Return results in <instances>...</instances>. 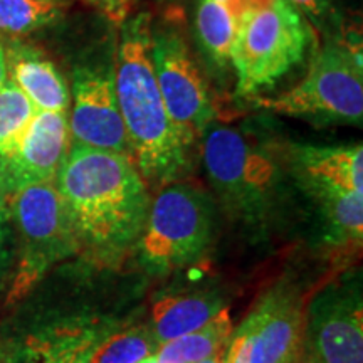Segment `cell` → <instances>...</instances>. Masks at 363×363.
Wrapping results in <instances>:
<instances>
[{
  "label": "cell",
  "mask_w": 363,
  "mask_h": 363,
  "mask_svg": "<svg viewBox=\"0 0 363 363\" xmlns=\"http://www.w3.org/2000/svg\"><path fill=\"white\" fill-rule=\"evenodd\" d=\"M54 184L78 254L103 267L120 264L136 247L152 203L148 184L133 160L120 153L69 147Z\"/></svg>",
  "instance_id": "6da1fadb"
},
{
  "label": "cell",
  "mask_w": 363,
  "mask_h": 363,
  "mask_svg": "<svg viewBox=\"0 0 363 363\" xmlns=\"http://www.w3.org/2000/svg\"><path fill=\"white\" fill-rule=\"evenodd\" d=\"M152 19L147 12L120 24L115 45L118 106L128 136L130 157L148 187L184 180L192 169L194 145L177 128L158 89L152 57Z\"/></svg>",
  "instance_id": "7a4b0ae2"
},
{
  "label": "cell",
  "mask_w": 363,
  "mask_h": 363,
  "mask_svg": "<svg viewBox=\"0 0 363 363\" xmlns=\"http://www.w3.org/2000/svg\"><path fill=\"white\" fill-rule=\"evenodd\" d=\"M201 153L208 182L227 214L249 229H264L279 199L281 157L242 131L214 123L203 131Z\"/></svg>",
  "instance_id": "3957f363"
},
{
  "label": "cell",
  "mask_w": 363,
  "mask_h": 363,
  "mask_svg": "<svg viewBox=\"0 0 363 363\" xmlns=\"http://www.w3.org/2000/svg\"><path fill=\"white\" fill-rule=\"evenodd\" d=\"M311 27L289 0H271L244 13L230 49L235 94L254 98L303 61Z\"/></svg>",
  "instance_id": "277c9868"
},
{
  "label": "cell",
  "mask_w": 363,
  "mask_h": 363,
  "mask_svg": "<svg viewBox=\"0 0 363 363\" xmlns=\"http://www.w3.org/2000/svg\"><path fill=\"white\" fill-rule=\"evenodd\" d=\"M360 38L331 39L316 51L305 78L278 96H254V106L276 115L362 125Z\"/></svg>",
  "instance_id": "5b68a950"
},
{
  "label": "cell",
  "mask_w": 363,
  "mask_h": 363,
  "mask_svg": "<svg viewBox=\"0 0 363 363\" xmlns=\"http://www.w3.org/2000/svg\"><path fill=\"white\" fill-rule=\"evenodd\" d=\"M216 207L199 185L179 180L158 189L140 234V262L152 274H169L206 256L214 239Z\"/></svg>",
  "instance_id": "8992f818"
},
{
  "label": "cell",
  "mask_w": 363,
  "mask_h": 363,
  "mask_svg": "<svg viewBox=\"0 0 363 363\" xmlns=\"http://www.w3.org/2000/svg\"><path fill=\"white\" fill-rule=\"evenodd\" d=\"M6 214L21 242L19 266L9 291V303H16L56 262L78 254V247L65 202L54 180L30 185L9 195Z\"/></svg>",
  "instance_id": "52a82bcc"
},
{
  "label": "cell",
  "mask_w": 363,
  "mask_h": 363,
  "mask_svg": "<svg viewBox=\"0 0 363 363\" xmlns=\"http://www.w3.org/2000/svg\"><path fill=\"white\" fill-rule=\"evenodd\" d=\"M303 296L279 283L233 330L224 363H298L305 330Z\"/></svg>",
  "instance_id": "ba28073f"
},
{
  "label": "cell",
  "mask_w": 363,
  "mask_h": 363,
  "mask_svg": "<svg viewBox=\"0 0 363 363\" xmlns=\"http://www.w3.org/2000/svg\"><path fill=\"white\" fill-rule=\"evenodd\" d=\"M299 363H363L360 272L330 283L306 306Z\"/></svg>",
  "instance_id": "9c48e42d"
},
{
  "label": "cell",
  "mask_w": 363,
  "mask_h": 363,
  "mask_svg": "<svg viewBox=\"0 0 363 363\" xmlns=\"http://www.w3.org/2000/svg\"><path fill=\"white\" fill-rule=\"evenodd\" d=\"M150 57L158 89L174 125L197 143L217 113L206 78L195 65L187 40L169 27H153Z\"/></svg>",
  "instance_id": "30bf717a"
},
{
  "label": "cell",
  "mask_w": 363,
  "mask_h": 363,
  "mask_svg": "<svg viewBox=\"0 0 363 363\" xmlns=\"http://www.w3.org/2000/svg\"><path fill=\"white\" fill-rule=\"evenodd\" d=\"M69 93L67 126L71 147L130 157L128 136L116 98L115 52L110 59L101 57L76 67Z\"/></svg>",
  "instance_id": "8fae6325"
},
{
  "label": "cell",
  "mask_w": 363,
  "mask_h": 363,
  "mask_svg": "<svg viewBox=\"0 0 363 363\" xmlns=\"http://www.w3.org/2000/svg\"><path fill=\"white\" fill-rule=\"evenodd\" d=\"M71 147L67 113L38 111L24 135L0 158V195L56 179Z\"/></svg>",
  "instance_id": "7c38bea8"
},
{
  "label": "cell",
  "mask_w": 363,
  "mask_h": 363,
  "mask_svg": "<svg viewBox=\"0 0 363 363\" xmlns=\"http://www.w3.org/2000/svg\"><path fill=\"white\" fill-rule=\"evenodd\" d=\"M281 162L310 199L328 194L363 192V147L340 145L321 147L310 143H286Z\"/></svg>",
  "instance_id": "4fadbf2b"
},
{
  "label": "cell",
  "mask_w": 363,
  "mask_h": 363,
  "mask_svg": "<svg viewBox=\"0 0 363 363\" xmlns=\"http://www.w3.org/2000/svg\"><path fill=\"white\" fill-rule=\"evenodd\" d=\"M7 79L29 99L35 111L67 113L69 84L48 54L21 39L4 43Z\"/></svg>",
  "instance_id": "5bb4252c"
},
{
  "label": "cell",
  "mask_w": 363,
  "mask_h": 363,
  "mask_svg": "<svg viewBox=\"0 0 363 363\" xmlns=\"http://www.w3.org/2000/svg\"><path fill=\"white\" fill-rule=\"evenodd\" d=\"M271 0H199L195 9V38L207 61L220 71L230 66V49L239 21L252 9L266 6Z\"/></svg>",
  "instance_id": "9a60e30c"
},
{
  "label": "cell",
  "mask_w": 363,
  "mask_h": 363,
  "mask_svg": "<svg viewBox=\"0 0 363 363\" xmlns=\"http://www.w3.org/2000/svg\"><path fill=\"white\" fill-rule=\"evenodd\" d=\"M224 310V299L216 293H194L160 299L152 310L150 333L158 347L201 328Z\"/></svg>",
  "instance_id": "2e32d148"
},
{
  "label": "cell",
  "mask_w": 363,
  "mask_h": 363,
  "mask_svg": "<svg viewBox=\"0 0 363 363\" xmlns=\"http://www.w3.org/2000/svg\"><path fill=\"white\" fill-rule=\"evenodd\" d=\"M233 330V318L229 315V310L224 308L201 328L190 331L184 337L162 343L153 355V362L201 363L206 358L225 350Z\"/></svg>",
  "instance_id": "e0dca14e"
},
{
  "label": "cell",
  "mask_w": 363,
  "mask_h": 363,
  "mask_svg": "<svg viewBox=\"0 0 363 363\" xmlns=\"http://www.w3.org/2000/svg\"><path fill=\"white\" fill-rule=\"evenodd\" d=\"M320 211L326 242L338 249L362 247L363 192L328 194L311 199Z\"/></svg>",
  "instance_id": "ac0fdd59"
},
{
  "label": "cell",
  "mask_w": 363,
  "mask_h": 363,
  "mask_svg": "<svg viewBox=\"0 0 363 363\" xmlns=\"http://www.w3.org/2000/svg\"><path fill=\"white\" fill-rule=\"evenodd\" d=\"M69 0H0V35L21 39L65 17Z\"/></svg>",
  "instance_id": "d6986e66"
},
{
  "label": "cell",
  "mask_w": 363,
  "mask_h": 363,
  "mask_svg": "<svg viewBox=\"0 0 363 363\" xmlns=\"http://www.w3.org/2000/svg\"><path fill=\"white\" fill-rule=\"evenodd\" d=\"M158 345L150 328L135 326L94 343L86 353L84 363H143L155 355Z\"/></svg>",
  "instance_id": "ffe728a7"
},
{
  "label": "cell",
  "mask_w": 363,
  "mask_h": 363,
  "mask_svg": "<svg viewBox=\"0 0 363 363\" xmlns=\"http://www.w3.org/2000/svg\"><path fill=\"white\" fill-rule=\"evenodd\" d=\"M35 113L24 93L7 79L0 88V158L16 147Z\"/></svg>",
  "instance_id": "44dd1931"
},
{
  "label": "cell",
  "mask_w": 363,
  "mask_h": 363,
  "mask_svg": "<svg viewBox=\"0 0 363 363\" xmlns=\"http://www.w3.org/2000/svg\"><path fill=\"white\" fill-rule=\"evenodd\" d=\"M69 348L57 338L52 340H34L21 350L0 353V363H74Z\"/></svg>",
  "instance_id": "7402d4cb"
},
{
  "label": "cell",
  "mask_w": 363,
  "mask_h": 363,
  "mask_svg": "<svg viewBox=\"0 0 363 363\" xmlns=\"http://www.w3.org/2000/svg\"><path fill=\"white\" fill-rule=\"evenodd\" d=\"M311 26L326 30L337 17L333 0H289Z\"/></svg>",
  "instance_id": "603a6c76"
},
{
  "label": "cell",
  "mask_w": 363,
  "mask_h": 363,
  "mask_svg": "<svg viewBox=\"0 0 363 363\" xmlns=\"http://www.w3.org/2000/svg\"><path fill=\"white\" fill-rule=\"evenodd\" d=\"M84 2L101 12L116 26H120L128 17L131 9V0H84Z\"/></svg>",
  "instance_id": "cb8c5ba5"
},
{
  "label": "cell",
  "mask_w": 363,
  "mask_h": 363,
  "mask_svg": "<svg viewBox=\"0 0 363 363\" xmlns=\"http://www.w3.org/2000/svg\"><path fill=\"white\" fill-rule=\"evenodd\" d=\"M6 225H7V214H6V201L0 195V274L4 269V261H6Z\"/></svg>",
  "instance_id": "d4e9b609"
},
{
  "label": "cell",
  "mask_w": 363,
  "mask_h": 363,
  "mask_svg": "<svg viewBox=\"0 0 363 363\" xmlns=\"http://www.w3.org/2000/svg\"><path fill=\"white\" fill-rule=\"evenodd\" d=\"M7 81V71H6V56H4V43L0 40V88Z\"/></svg>",
  "instance_id": "484cf974"
},
{
  "label": "cell",
  "mask_w": 363,
  "mask_h": 363,
  "mask_svg": "<svg viewBox=\"0 0 363 363\" xmlns=\"http://www.w3.org/2000/svg\"><path fill=\"white\" fill-rule=\"evenodd\" d=\"M224 353L225 350H222L219 353H216V355L206 358V360H202L201 363H224Z\"/></svg>",
  "instance_id": "4316f807"
},
{
  "label": "cell",
  "mask_w": 363,
  "mask_h": 363,
  "mask_svg": "<svg viewBox=\"0 0 363 363\" xmlns=\"http://www.w3.org/2000/svg\"><path fill=\"white\" fill-rule=\"evenodd\" d=\"M143 363H155V362H153V357H150V358H148V360H145Z\"/></svg>",
  "instance_id": "83f0119b"
},
{
  "label": "cell",
  "mask_w": 363,
  "mask_h": 363,
  "mask_svg": "<svg viewBox=\"0 0 363 363\" xmlns=\"http://www.w3.org/2000/svg\"><path fill=\"white\" fill-rule=\"evenodd\" d=\"M212 2H225V0H212Z\"/></svg>",
  "instance_id": "f1b7e54d"
},
{
  "label": "cell",
  "mask_w": 363,
  "mask_h": 363,
  "mask_svg": "<svg viewBox=\"0 0 363 363\" xmlns=\"http://www.w3.org/2000/svg\"><path fill=\"white\" fill-rule=\"evenodd\" d=\"M83 360H84V358H83ZM83 360H79V362H76V363H84Z\"/></svg>",
  "instance_id": "f546056e"
},
{
  "label": "cell",
  "mask_w": 363,
  "mask_h": 363,
  "mask_svg": "<svg viewBox=\"0 0 363 363\" xmlns=\"http://www.w3.org/2000/svg\"><path fill=\"white\" fill-rule=\"evenodd\" d=\"M298 363H299V362H298Z\"/></svg>",
  "instance_id": "4dcf8cb0"
}]
</instances>
